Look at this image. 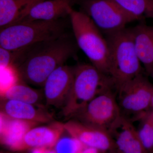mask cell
Listing matches in <instances>:
<instances>
[{
    "label": "cell",
    "instance_id": "1",
    "mask_svg": "<svg viewBox=\"0 0 153 153\" xmlns=\"http://www.w3.org/2000/svg\"><path fill=\"white\" fill-rule=\"evenodd\" d=\"M79 48L73 33L13 51V66L27 84L43 87L48 76L76 55Z\"/></svg>",
    "mask_w": 153,
    "mask_h": 153
},
{
    "label": "cell",
    "instance_id": "2",
    "mask_svg": "<svg viewBox=\"0 0 153 153\" xmlns=\"http://www.w3.org/2000/svg\"><path fill=\"white\" fill-rule=\"evenodd\" d=\"M69 18L54 21L23 22L1 29L0 47L11 51L53 40L69 33Z\"/></svg>",
    "mask_w": 153,
    "mask_h": 153
},
{
    "label": "cell",
    "instance_id": "3",
    "mask_svg": "<svg viewBox=\"0 0 153 153\" xmlns=\"http://www.w3.org/2000/svg\"><path fill=\"white\" fill-rule=\"evenodd\" d=\"M109 51L108 75L117 91L127 82L143 73L131 28L106 35Z\"/></svg>",
    "mask_w": 153,
    "mask_h": 153
},
{
    "label": "cell",
    "instance_id": "4",
    "mask_svg": "<svg viewBox=\"0 0 153 153\" xmlns=\"http://www.w3.org/2000/svg\"><path fill=\"white\" fill-rule=\"evenodd\" d=\"M72 33L79 49L100 71L108 75L109 51L105 37L86 14L73 7L68 10Z\"/></svg>",
    "mask_w": 153,
    "mask_h": 153
},
{
    "label": "cell",
    "instance_id": "5",
    "mask_svg": "<svg viewBox=\"0 0 153 153\" xmlns=\"http://www.w3.org/2000/svg\"><path fill=\"white\" fill-rule=\"evenodd\" d=\"M109 88H114L111 77L92 64L80 63L74 66L73 83L62 108V114L66 118H72L96 96Z\"/></svg>",
    "mask_w": 153,
    "mask_h": 153
},
{
    "label": "cell",
    "instance_id": "6",
    "mask_svg": "<svg viewBox=\"0 0 153 153\" xmlns=\"http://www.w3.org/2000/svg\"><path fill=\"white\" fill-rule=\"evenodd\" d=\"M76 3L80 11L105 36L123 30L129 23L138 21L110 0H77Z\"/></svg>",
    "mask_w": 153,
    "mask_h": 153
},
{
    "label": "cell",
    "instance_id": "7",
    "mask_svg": "<svg viewBox=\"0 0 153 153\" xmlns=\"http://www.w3.org/2000/svg\"><path fill=\"white\" fill-rule=\"evenodd\" d=\"M121 115L116 91L109 88L96 96L71 119L108 131Z\"/></svg>",
    "mask_w": 153,
    "mask_h": 153
},
{
    "label": "cell",
    "instance_id": "8",
    "mask_svg": "<svg viewBox=\"0 0 153 153\" xmlns=\"http://www.w3.org/2000/svg\"><path fill=\"white\" fill-rule=\"evenodd\" d=\"M121 114L136 121L141 115L151 109L153 85L143 73L127 82L116 91Z\"/></svg>",
    "mask_w": 153,
    "mask_h": 153
},
{
    "label": "cell",
    "instance_id": "9",
    "mask_svg": "<svg viewBox=\"0 0 153 153\" xmlns=\"http://www.w3.org/2000/svg\"><path fill=\"white\" fill-rule=\"evenodd\" d=\"M74 79V66L63 65L48 76L43 92L46 107L62 108L66 104Z\"/></svg>",
    "mask_w": 153,
    "mask_h": 153
},
{
    "label": "cell",
    "instance_id": "10",
    "mask_svg": "<svg viewBox=\"0 0 153 153\" xmlns=\"http://www.w3.org/2000/svg\"><path fill=\"white\" fill-rule=\"evenodd\" d=\"M65 130L85 146L95 148L104 153L115 149L113 140L103 129L71 119L64 123Z\"/></svg>",
    "mask_w": 153,
    "mask_h": 153
},
{
    "label": "cell",
    "instance_id": "11",
    "mask_svg": "<svg viewBox=\"0 0 153 153\" xmlns=\"http://www.w3.org/2000/svg\"><path fill=\"white\" fill-rule=\"evenodd\" d=\"M115 149L121 153H148L133 122L121 114L108 129Z\"/></svg>",
    "mask_w": 153,
    "mask_h": 153
},
{
    "label": "cell",
    "instance_id": "12",
    "mask_svg": "<svg viewBox=\"0 0 153 153\" xmlns=\"http://www.w3.org/2000/svg\"><path fill=\"white\" fill-rule=\"evenodd\" d=\"M1 100V112L9 117L39 124L54 121L52 115L46 106L13 100Z\"/></svg>",
    "mask_w": 153,
    "mask_h": 153
},
{
    "label": "cell",
    "instance_id": "13",
    "mask_svg": "<svg viewBox=\"0 0 153 153\" xmlns=\"http://www.w3.org/2000/svg\"><path fill=\"white\" fill-rule=\"evenodd\" d=\"M0 139L3 146L14 152L22 151L25 135L28 131L40 124L9 117L1 112Z\"/></svg>",
    "mask_w": 153,
    "mask_h": 153
},
{
    "label": "cell",
    "instance_id": "14",
    "mask_svg": "<svg viewBox=\"0 0 153 153\" xmlns=\"http://www.w3.org/2000/svg\"><path fill=\"white\" fill-rule=\"evenodd\" d=\"M65 130L64 123L58 122H52L47 126H36L25 135L22 151L35 148L53 149Z\"/></svg>",
    "mask_w": 153,
    "mask_h": 153
},
{
    "label": "cell",
    "instance_id": "15",
    "mask_svg": "<svg viewBox=\"0 0 153 153\" xmlns=\"http://www.w3.org/2000/svg\"><path fill=\"white\" fill-rule=\"evenodd\" d=\"M77 0H44L33 6L22 20L18 22L54 21L68 17V10ZM16 24V23H15Z\"/></svg>",
    "mask_w": 153,
    "mask_h": 153
},
{
    "label": "cell",
    "instance_id": "16",
    "mask_svg": "<svg viewBox=\"0 0 153 153\" xmlns=\"http://www.w3.org/2000/svg\"><path fill=\"white\" fill-rule=\"evenodd\" d=\"M135 49L148 75L153 72V27L144 22L131 28Z\"/></svg>",
    "mask_w": 153,
    "mask_h": 153
},
{
    "label": "cell",
    "instance_id": "17",
    "mask_svg": "<svg viewBox=\"0 0 153 153\" xmlns=\"http://www.w3.org/2000/svg\"><path fill=\"white\" fill-rule=\"evenodd\" d=\"M44 0H0V28L18 23L30 9Z\"/></svg>",
    "mask_w": 153,
    "mask_h": 153
},
{
    "label": "cell",
    "instance_id": "18",
    "mask_svg": "<svg viewBox=\"0 0 153 153\" xmlns=\"http://www.w3.org/2000/svg\"><path fill=\"white\" fill-rule=\"evenodd\" d=\"M1 99L13 100L44 106L41 103L43 100H45L43 91L30 87L22 80L1 94Z\"/></svg>",
    "mask_w": 153,
    "mask_h": 153
},
{
    "label": "cell",
    "instance_id": "19",
    "mask_svg": "<svg viewBox=\"0 0 153 153\" xmlns=\"http://www.w3.org/2000/svg\"><path fill=\"white\" fill-rule=\"evenodd\" d=\"M138 21L153 19V0H110Z\"/></svg>",
    "mask_w": 153,
    "mask_h": 153
},
{
    "label": "cell",
    "instance_id": "20",
    "mask_svg": "<svg viewBox=\"0 0 153 153\" xmlns=\"http://www.w3.org/2000/svg\"><path fill=\"white\" fill-rule=\"evenodd\" d=\"M137 128L140 138L148 153H153V110L146 111L138 118Z\"/></svg>",
    "mask_w": 153,
    "mask_h": 153
},
{
    "label": "cell",
    "instance_id": "21",
    "mask_svg": "<svg viewBox=\"0 0 153 153\" xmlns=\"http://www.w3.org/2000/svg\"><path fill=\"white\" fill-rule=\"evenodd\" d=\"M84 146L65 130L53 149L55 153H79Z\"/></svg>",
    "mask_w": 153,
    "mask_h": 153
},
{
    "label": "cell",
    "instance_id": "22",
    "mask_svg": "<svg viewBox=\"0 0 153 153\" xmlns=\"http://www.w3.org/2000/svg\"><path fill=\"white\" fill-rule=\"evenodd\" d=\"M1 94L21 80L16 69L13 66L1 68Z\"/></svg>",
    "mask_w": 153,
    "mask_h": 153
},
{
    "label": "cell",
    "instance_id": "23",
    "mask_svg": "<svg viewBox=\"0 0 153 153\" xmlns=\"http://www.w3.org/2000/svg\"><path fill=\"white\" fill-rule=\"evenodd\" d=\"M14 60L13 51L0 47V65L1 68L13 66Z\"/></svg>",
    "mask_w": 153,
    "mask_h": 153
},
{
    "label": "cell",
    "instance_id": "24",
    "mask_svg": "<svg viewBox=\"0 0 153 153\" xmlns=\"http://www.w3.org/2000/svg\"><path fill=\"white\" fill-rule=\"evenodd\" d=\"M79 153H104L95 148L84 146Z\"/></svg>",
    "mask_w": 153,
    "mask_h": 153
},
{
    "label": "cell",
    "instance_id": "25",
    "mask_svg": "<svg viewBox=\"0 0 153 153\" xmlns=\"http://www.w3.org/2000/svg\"><path fill=\"white\" fill-rule=\"evenodd\" d=\"M48 149L43 148H33L29 149L30 151L28 153H46Z\"/></svg>",
    "mask_w": 153,
    "mask_h": 153
},
{
    "label": "cell",
    "instance_id": "26",
    "mask_svg": "<svg viewBox=\"0 0 153 153\" xmlns=\"http://www.w3.org/2000/svg\"><path fill=\"white\" fill-rule=\"evenodd\" d=\"M46 153H55L53 149H47Z\"/></svg>",
    "mask_w": 153,
    "mask_h": 153
},
{
    "label": "cell",
    "instance_id": "27",
    "mask_svg": "<svg viewBox=\"0 0 153 153\" xmlns=\"http://www.w3.org/2000/svg\"><path fill=\"white\" fill-rule=\"evenodd\" d=\"M151 108L153 110V94L152 96V100H151Z\"/></svg>",
    "mask_w": 153,
    "mask_h": 153
},
{
    "label": "cell",
    "instance_id": "28",
    "mask_svg": "<svg viewBox=\"0 0 153 153\" xmlns=\"http://www.w3.org/2000/svg\"><path fill=\"white\" fill-rule=\"evenodd\" d=\"M117 153H121L120 152H119L117 150L115 149Z\"/></svg>",
    "mask_w": 153,
    "mask_h": 153
},
{
    "label": "cell",
    "instance_id": "29",
    "mask_svg": "<svg viewBox=\"0 0 153 153\" xmlns=\"http://www.w3.org/2000/svg\"><path fill=\"white\" fill-rule=\"evenodd\" d=\"M152 75H153V73H152V74H151V76H152Z\"/></svg>",
    "mask_w": 153,
    "mask_h": 153
},
{
    "label": "cell",
    "instance_id": "30",
    "mask_svg": "<svg viewBox=\"0 0 153 153\" xmlns=\"http://www.w3.org/2000/svg\"><path fill=\"white\" fill-rule=\"evenodd\" d=\"M152 77H153V75H152Z\"/></svg>",
    "mask_w": 153,
    "mask_h": 153
},
{
    "label": "cell",
    "instance_id": "31",
    "mask_svg": "<svg viewBox=\"0 0 153 153\" xmlns=\"http://www.w3.org/2000/svg\"><path fill=\"white\" fill-rule=\"evenodd\" d=\"M4 153L2 152V153Z\"/></svg>",
    "mask_w": 153,
    "mask_h": 153
}]
</instances>
